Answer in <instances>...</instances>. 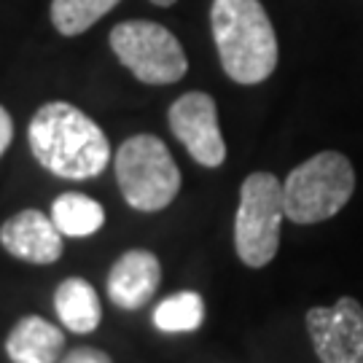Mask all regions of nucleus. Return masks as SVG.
<instances>
[{
    "instance_id": "1",
    "label": "nucleus",
    "mask_w": 363,
    "mask_h": 363,
    "mask_svg": "<svg viewBox=\"0 0 363 363\" xmlns=\"http://www.w3.org/2000/svg\"><path fill=\"white\" fill-rule=\"evenodd\" d=\"M27 140L40 167L65 181H89L111 162V143L100 124L70 103L40 105Z\"/></svg>"
},
{
    "instance_id": "2",
    "label": "nucleus",
    "mask_w": 363,
    "mask_h": 363,
    "mask_svg": "<svg viewBox=\"0 0 363 363\" xmlns=\"http://www.w3.org/2000/svg\"><path fill=\"white\" fill-rule=\"evenodd\" d=\"M210 27L226 76L253 86L277 67V35L261 0H213Z\"/></svg>"
},
{
    "instance_id": "3",
    "label": "nucleus",
    "mask_w": 363,
    "mask_h": 363,
    "mask_svg": "<svg viewBox=\"0 0 363 363\" xmlns=\"http://www.w3.org/2000/svg\"><path fill=\"white\" fill-rule=\"evenodd\" d=\"M355 191V169L339 151H320L288 172L283 181L286 218L320 223L334 218Z\"/></svg>"
},
{
    "instance_id": "4",
    "label": "nucleus",
    "mask_w": 363,
    "mask_h": 363,
    "mask_svg": "<svg viewBox=\"0 0 363 363\" xmlns=\"http://www.w3.org/2000/svg\"><path fill=\"white\" fill-rule=\"evenodd\" d=\"M113 164L127 205L140 213L164 210L181 191V169L156 135H132L116 151Z\"/></svg>"
},
{
    "instance_id": "5",
    "label": "nucleus",
    "mask_w": 363,
    "mask_h": 363,
    "mask_svg": "<svg viewBox=\"0 0 363 363\" xmlns=\"http://www.w3.org/2000/svg\"><path fill=\"white\" fill-rule=\"evenodd\" d=\"M283 218H286L283 183L272 172H250L242 181L240 208L234 216V247L245 267L261 269L277 256Z\"/></svg>"
},
{
    "instance_id": "6",
    "label": "nucleus",
    "mask_w": 363,
    "mask_h": 363,
    "mask_svg": "<svg viewBox=\"0 0 363 363\" xmlns=\"http://www.w3.org/2000/svg\"><path fill=\"white\" fill-rule=\"evenodd\" d=\"M111 49L132 76L151 86L175 84L186 76L189 62L178 38L167 27L148 19H130L111 30Z\"/></svg>"
},
{
    "instance_id": "7",
    "label": "nucleus",
    "mask_w": 363,
    "mask_h": 363,
    "mask_svg": "<svg viewBox=\"0 0 363 363\" xmlns=\"http://www.w3.org/2000/svg\"><path fill=\"white\" fill-rule=\"evenodd\" d=\"M312 347L323 363H363V304L342 296L331 307L307 312Z\"/></svg>"
},
{
    "instance_id": "8",
    "label": "nucleus",
    "mask_w": 363,
    "mask_h": 363,
    "mask_svg": "<svg viewBox=\"0 0 363 363\" xmlns=\"http://www.w3.org/2000/svg\"><path fill=\"white\" fill-rule=\"evenodd\" d=\"M169 130L202 167H220L226 143L218 127L216 100L205 91H186L169 105Z\"/></svg>"
},
{
    "instance_id": "9",
    "label": "nucleus",
    "mask_w": 363,
    "mask_h": 363,
    "mask_svg": "<svg viewBox=\"0 0 363 363\" xmlns=\"http://www.w3.org/2000/svg\"><path fill=\"white\" fill-rule=\"evenodd\" d=\"M62 237L52 216H43L40 210H22L0 226V245L11 253L13 259L27 264H54L62 256Z\"/></svg>"
},
{
    "instance_id": "10",
    "label": "nucleus",
    "mask_w": 363,
    "mask_h": 363,
    "mask_svg": "<svg viewBox=\"0 0 363 363\" xmlns=\"http://www.w3.org/2000/svg\"><path fill=\"white\" fill-rule=\"evenodd\" d=\"M162 283V264L151 250L132 247L121 253L108 272V298L121 310H140Z\"/></svg>"
},
{
    "instance_id": "11",
    "label": "nucleus",
    "mask_w": 363,
    "mask_h": 363,
    "mask_svg": "<svg viewBox=\"0 0 363 363\" xmlns=\"http://www.w3.org/2000/svg\"><path fill=\"white\" fill-rule=\"evenodd\" d=\"M65 347V334L40 315L19 318L6 339V355L11 363H57Z\"/></svg>"
},
{
    "instance_id": "12",
    "label": "nucleus",
    "mask_w": 363,
    "mask_h": 363,
    "mask_svg": "<svg viewBox=\"0 0 363 363\" xmlns=\"http://www.w3.org/2000/svg\"><path fill=\"white\" fill-rule=\"evenodd\" d=\"M54 312L60 323L73 334H91L103 320L100 296L89 280L67 277L54 291Z\"/></svg>"
},
{
    "instance_id": "13",
    "label": "nucleus",
    "mask_w": 363,
    "mask_h": 363,
    "mask_svg": "<svg viewBox=\"0 0 363 363\" xmlns=\"http://www.w3.org/2000/svg\"><path fill=\"white\" fill-rule=\"evenodd\" d=\"M52 220L65 237H91L103 229L105 210L91 196L65 191L52 202Z\"/></svg>"
},
{
    "instance_id": "14",
    "label": "nucleus",
    "mask_w": 363,
    "mask_h": 363,
    "mask_svg": "<svg viewBox=\"0 0 363 363\" xmlns=\"http://www.w3.org/2000/svg\"><path fill=\"white\" fill-rule=\"evenodd\" d=\"M205 323V298L196 291H178L162 298L154 310V325L164 334H186Z\"/></svg>"
},
{
    "instance_id": "15",
    "label": "nucleus",
    "mask_w": 363,
    "mask_h": 363,
    "mask_svg": "<svg viewBox=\"0 0 363 363\" xmlns=\"http://www.w3.org/2000/svg\"><path fill=\"white\" fill-rule=\"evenodd\" d=\"M116 6L118 0H52V22L62 35H81Z\"/></svg>"
},
{
    "instance_id": "16",
    "label": "nucleus",
    "mask_w": 363,
    "mask_h": 363,
    "mask_svg": "<svg viewBox=\"0 0 363 363\" xmlns=\"http://www.w3.org/2000/svg\"><path fill=\"white\" fill-rule=\"evenodd\" d=\"M60 363H113V358L100 347H76L70 350Z\"/></svg>"
},
{
    "instance_id": "17",
    "label": "nucleus",
    "mask_w": 363,
    "mask_h": 363,
    "mask_svg": "<svg viewBox=\"0 0 363 363\" xmlns=\"http://www.w3.org/2000/svg\"><path fill=\"white\" fill-rule=\"evenodd\" d=\"M11 138H13V121L9 116V111L0 105V156L6 154V148L11 145Z\"/></svg>"
},
{
    "instance_id": "18",
    "label": "nucleus",
    "mask_w": 363,
    "mask_h": 363,
    "mask_svg": "<svg viewBox=\"0 0 363 363\" xmlns=\"http://www.w3.org/2000/svg\"><path fill=\"white\" fill-rule=\"evenodd\" d=\"M151 3H156V6H164V9H167V6H172L175 0H151Z\"/></svg>"
}]
</instances>
